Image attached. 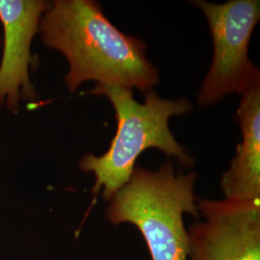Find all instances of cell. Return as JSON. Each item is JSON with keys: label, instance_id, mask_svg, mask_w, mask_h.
<instances>
[{"label": "cell", "instance_id": "cell-1", "mask_svg": "<svg viewBox=\"0 0 260 260\" xmlns=\"http://www.w3.org/2000/svg\"><path fill=\"white\" fill-rule=\"evenodd\" d=\"M39 29L44 44L68 60L65 82L72 93L86 81L143 93L159 82L144 41L120 31L96 1L56 0L43 15Z\"/></svg>", "mask_w": 260, "mask_h": 260}, {"label": "cell", "instance_id": "cell-2", "mask_svg": "<svg viewBox=\"0 0 260 260\" xmlns=\"http://www.w3.org/2000/svg\"><path fill=\"white\" fill-rule=\"evenodd\" d=\"M91 93L103 95L111 103L117 120V131L107 151L102 156L85 155L79 168L93 173L95 182L94 197L101 192L104 200H110L129 181L136 160L149 149H157L168 157H176L178 163L191 168L195 160L174 137L169 128L172 116L185 115L193 105L185 98L177 101L162 99L153 90L145 93L144 103H138L127 88L109 84H96Z\"/></svg>", "mask_w": 260, "mask_h": 260}, {"label": "cell", "instance_id": "cell-3", "mask_svg": "<svg viewBox=\"0 0 260 260\" xmlns=\"http://www.w3.org/2000/svg\"><path fill=\"white\" fill-rule=\"evenodd\" d=\"M196 179L195 172L176 173L169 160L155 172L135 167L129 181L110 199L106 217L114 225H135L151 259L188 260L183 215L199 217Z\"/></svg>", "mask_w": 260, "mask_h": 260}, {"label": "cell", "instance_id": "cell-4", "mask_svg": "<svg viewBox=\"0 0 260 260\" xmlns=\"http://www.w3.org/2000/svg\"><path fill=\"white\" fill-rule=\"evenodd\" d=\"M204 13L213 40V60L198 94L210 106L231 93H244L260 85L259 70L249 58V46L260 19L259 0L214 3L194 1Z\"/></svg>", "mask_w": 260, "mask_h": 260}, {"label": "cell", "instance_id": "cell-5", "mask_svg": "<svg viewBox=\"0 0 260 260\" xmlns=\"http://www.w3.org/2000/svg\"><path fill=\"white\" fill-rule=\"evenodd\" d=\"M204 221L187 230L188 260H260V200H197Z\"/></svg>", "mask_w": 260, "mask_h": 260}, {"label": "cell", "instance_id": "cell-6", "mask_svg": "<svg viewBox=\"0 0 260 260\" xmlns=\"http://www.w3.org/2000/svg\"><path fill=\"white\" fill-rule=\"evenodd\" d=\"M49 5L42 0H0V22L4 34L0 103L10 109L18 108L20 98H34L29 77V67L33 61L31 44Z\"/></svg>", "mask_w": 260, "mask_h": 260}, {"label": "cell", "instance_id": "cell-7", "mask_svg": "<svg viewBox=\"0 0 260 260\" xmlns=\"http://www.w3.org/2000/svg\"><path fill=\"white\" fill-rule=\"evenodd\" d=\"M236 119L242 142L221 181L225 199L260 200V85L242 93Z\"/></svg>", "mask_w": 260, "mask_h": 260}]
</instances>
